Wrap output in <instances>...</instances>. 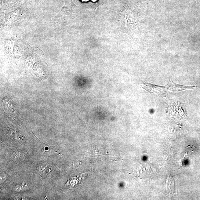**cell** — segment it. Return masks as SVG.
I'll return each mask as SVG.
<instances>
[{"label":"cell","instance_id":"1","mask_svg":"<svg viewBox=\"0 0 200 200\" xmlns=\"http://www.w3.org/2000/svg\"><path fill=\"white\" fill-rule=\"evenodd\" d=\"M142 87L150 93H157L160 96H165L166 94V87L159 86L149 83H144L142 85Z\"/></svg>","mask_w":200,"mask_h":200},{"label":"cell","instance_id":"2","mask_svg":"<svg viewBox=\"0 0 200 200\" xmlns=\"http://www.w3.org/2000/svg\"><path fill=\"white\" fill-rule=\"evenodd\" d=\"M168 110L169 114L174 116H177V115H183L185 114L184 104L180 102L174 103L168 107Z\"/></svg>","mask_w":200,"mask_h":200},{"label":"cell","instance_id":"3","mask_svg":"<svg viewBox=\"0 0 200 200\" xmlns=\"http://www.w3.org/2000/svg\"><path fill=\"white\" fill-rule=\"evenodd\" d=\"M166 87L167 89L173 91H180L187 89H192L195 88V86H186L176 84L172 81H170Z\"/></svg>","mask_w":200,"mask_h":200}]
</instances>
